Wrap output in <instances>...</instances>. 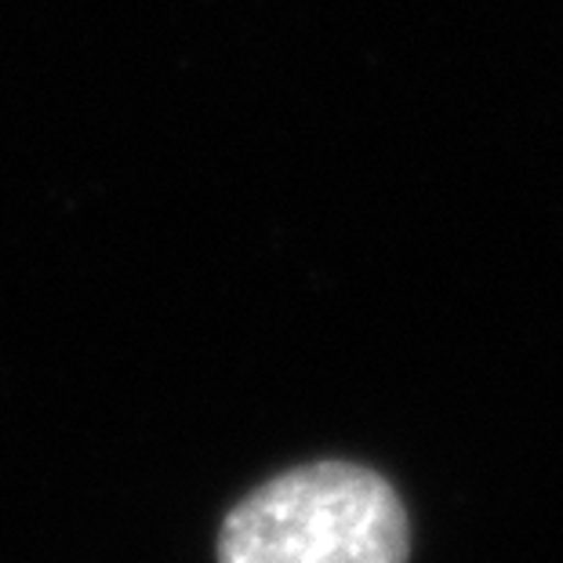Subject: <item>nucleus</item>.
Segmentation results:
<instances>
[{
    "label": "nucleus",
    "mask_w": 563,
    "mask_h": 563,
    "mask_svg": "<svg viewBox=\"0 0 563 563\" xmlns=\"http://www.w3.org/2000/svg\"><path fill=\"white\" fill-rule=\"evenodd\" d=\"M219 563H407L411 520L386 476L328 459L258 484L225 512Z\"/></svg>",
    "instance_id": "nucleus-1"
}]
</instances>
